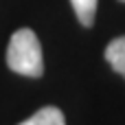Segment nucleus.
Masks as SVG:
<instances>
[{
	"label": "nucleus",
	"mask_w": 125,
	"mask_h": 125,
	"mask_svg": "<svg viewBox=\"0 0 125 125\" xmlns=\"http://www.w3.org/2000/svg\"><path fill=\"white\" fill-rule=\"evenodd\" d=\"M7 66L24 77L44 75V57L37 35L31 29H18L7 46Z\"/></svg>",
	"instance_id": "f257e3e1"
},
{
	"label": "nucleus",
	"mask_w": 125,
	"mask_h": 125,
	"mask_svg": "<svg viewBox=\"0 0 125 125\" xmlns=\"http://www.w3.org/2000/svg\"><path fill=\"white\" fill-rule=\"evenodd\" d=\"M105 59H108V64L125 79V35L112 40L105 46Z\"/></svg>",
	"instance_id": "f03ea898"
},
{
	"label": "nucleus",
	"mask_w": 125,
	"mask_h": 125,
	"mask_svg": "<svg viewBox=\"0 0 125 125\" xmlns=\"http://www.w3.org/2000/svg\"><path fill=\"white\" fill-rule=\"evenodd\" d=\"M20 125H66V119L59 108L46 105V108L37 110L33 116H29L26 121H22Z\"/></svg>",
	"instance_id": "7ed1b4c3"
},
{
	"label": "nucleus",
	"mask_w": 125,
	"mask_h": 125,
	"mask_svg": "<svg viewBox=\"0 0 125 125\" xmlns=\"http://www.w3.org/2000/svg\"><path fill=\"white\" fill-rule=\"evenodd\" d=\"M77 20L83 26H92L94 24V15H97V0H70Z\"/></svg>",
	"instance_id": "20e7f679"
},
{
	"label": "nucleus",
	"mask_w": 125,
	"mask_h": 125,
	"mask_svg": "<svg viewBox=\"0 0 125 125\" xmlns=\"http://www.w3.org/2000/svg\"><path fill=\"white\" fill-rule=\"evenodd\" d=\"M121 2H125V0H121Z\"/></svg>",
	"instance_id": "39448f33"
}]
</instances>
